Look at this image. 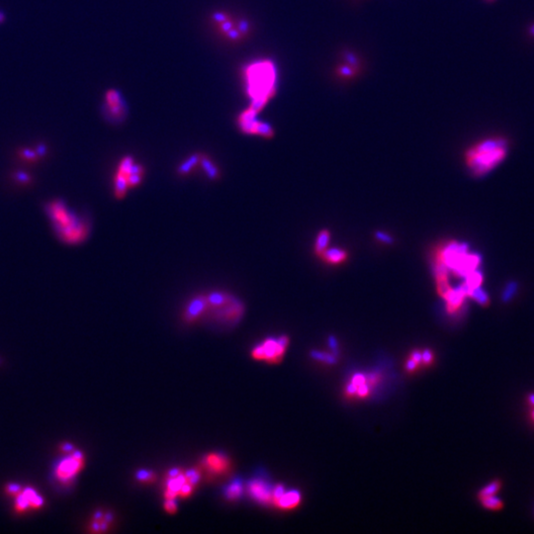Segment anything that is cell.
<instances>
[{
	"label": "cell",
	"mask_w": 534,
	"mask_h": 534,
	"mask_svg": "<svg viewBox=\"0 0 534 534\" xmlns=\"http://www.w3.org/2000/svg\"><path fill=\"white\" fill-rule=\"evenodd\" d=\"M207 299L205 294H199L187 303L186 307L184 309V319L185 321L192 323L196 322L207 314Z\"/></svg>",
	"instance_id": "obj_8"
},
{
	"label": "cell",
	"mask_w": 534,
	"mask_h": 534,
	"mask_svg": "<svg viewBox=\"0 0 534 534\" xmlns=\"http://www.w3.org/2000/svg\"><path fill=\"white\" fill-rule=\"evenodd\" d=\"M311 355H312V357H313L314 359L321 360V361H325L326 363H329V364H334V363H336V361H337L335 355H331V354L324 353V352H320V351H313V352L311 353Z\"/></svg>",
	"instance_id": "obj_26"
},
{
	"label": "cell",
	"mask_w": 534,
	"mask_h": 534,
	"mask_svg": "<svg viewBox=\"0 0 534 534\" xmlns=\"http://www.w3.org/2000/svg\"><path fill=\"white\" fill-rule=\"evenodd\" d=\"M329 242H330V233L328 231H322L317 238L316 252L321 254L325 250H327Z\"/></svg>",
	"instance_id": "obj_23"
},
{
	"label": "cell",
	"mask_w": 534,
	"mask_h": 534,
	"mask_svg": "<svg viewBox=\"0 0 534 534\" xmlns=\"http://www.w3.org/2000/svg\"><path fill=\"white\" fill-rule=\"evenodd\" d=\"M530 33H531V35H532V36L534 37V25H533V26L531 27V29H530Z\"/></svg>",
	"instance_id": "obj_45"
},
{
	"label": "cell",
	"mask_w": 534,
	"mask_h": 534,
	"mask_svg": "<svg viewBox=\"0 0 534 534\" xmlns=\"http://www.w3.org/2000/svg\"><path fill=\"white\" fill-rule=\"evenodd\" d=\"M515 289H516L515 283H509V284L507 285V287H506L505 293H504V296H503V297H504V300H505V301L508 300V299L512 296V294L514 293Z\"/></svg>",
	"instance_id": "obj_29"
},
{
	"label": "cell",
	"mask_w": 534,
	"mask_h": 534,
	"mask_svg": "<svg viewBox=\"0 0 534 534\" xmlns=\"http://www.w3.org/2000/svg\"><path fill=\"white\" fill-rule=\"evenodd\" d=\"M468 296L473 298L480 305H482V306H486V305L489 304V296L481 286L470 289L468 292Z\"/></svg>",
	"instance_id": "obj_20"
},
{
	"label": "cell",
	"mask_w": 534,
	"mask_h": 534,
	"mask_svg": "<svg viewBox=\"0 0 534 534\" xmlns=\"http://www.w3.org/2000/svg\"><path fill=\"white\" fill-rule=\"evenodd\" d=\"M244 492L243 485L240 481H234L225 490V498L230 501H235L239 499Z\"/></svg>",
	"instance_id": "obj_19"
},
{
	"label": "cell",
	"mask_w": 534,
	"mask_h": 534,
	"mask_svg": "<svg viewBox=\"0 0 534 534\" xmlns=\"http://www.w3.org/2000/svg\"><path fill=\"white\" fill-rule=\"evenodd\" d=\"M416 365H417V362L414 359H411L407 362V368L409 370H414L416 368Z\"/></svg>",
	"instance_id": "obj_42"
},
{
	"label": "cell",
	"mask_w": 534,
	"mask_h": 534,
	"mask_svg": "<svg viewBox=\"0 0 534 534\" xmlns=\"http://www.w3.org/2000/svg\"><path fill=\"white\" fill-rule=\"evenodd\" d=\"M501 489V482L500 481H495L491 484H489L487 487H485L483 490H481L480 494H479V497L480 499H483V498H486V497H490V496H495Z\"/></svg>",
	"instance_id": "obj_24"
},
{
	"label": "cell",
	"mask_w": 534,
	"mask_h": 534,
	"mask_svg": "<svg viewBox=\"0 0 534 534\" xmlns=\"http://www.w3.org/2000/svg\"><path fill=\"white\" fill-rule=\"evenodd\" d=\"M192 484L186 472L180 468H173L169 471L166 479V491L165 499L166 500H175L177 497H180V493L186 484ZM193 485V484H192ZM195 486V485H194Z\"/></svg>",
	"instance_id": "obj_7"
},
{
	"label": "cell",
	"mask_w": 534,
	"mask_h": 534,
	"mask_svg": "<svg viewBox=\"0 0 534 534\" xmlns=\"http://www.w3.org/2000/svg\"><path fill=\"white\" fill-rule=\"evenodd\" d=\"M413 359H414L417 363H420V362L422 360V354H421L419 351H415L414 354H413Z\"/></svg>",
	"instance_id": "obj_41"
},
{
	"label": "cell",
	"mask_w": 534,
	"mask_h": 534,
	"mask_svg": "<svg viewBox=\"0 0 534 534\" xmlns=\"http://www.w3.org/2000/svg\"><path fill=\"white\" fill-rule=\"evenodd\" d=\"M205 469L212 475H222L230 468L231 462L226 456L220 453H210L203 459Z\"/></svg>",
	"instance_id": "obj_9"
},
{
	"label": "cell",
	"mask_w": 534,
	"mask_h": 534,
	"mask_svg": "<svg viewBox=\"0 0 534 534\" xmlns=\"http://www.w3.org/2000/svg\"><path fill=\"white\" fill-rule=\"evenodd\" d=\"M329 344H330V347L334 350L335 355H337V339L335 338V337H330V338H329Z\"/></svg>",
	"instance_id": "obj_35"
},
{
	"label": "cell",
	"mask_w": 534,
	"mask_h": 534,
	"mask_svg": "<svg viewBox=\"0 0 534 534\" xmlns=\"http://www.w3.org/2000/svg\"><path fill=\"white\" fill-rule=\"evenodd\" d=\"M507 148V141L504 138L484 140L468 149L467 165L476 176L485 175L506 159Z\"/></svg>",
	"instance_id": "obj_3"
},
{
	"label": "cell",
	"mask_w": 534,
	"mask_h": 534,
	"mask_svg": "<svg viewBox=\"0 0 534 534\" xmlns=\"http://www.w3.org/2000/svg\"><path fill=\"white\" fill-rule=\"evenodd\" d=\"M5 20H6V15H5V13H4L2 10H0V24L4 23Z\"/></svg>",
	"instance_id": "obj_43"
},
{
	"label": "cell",
	"mask_w": 534,
	"mask_h": 534,
	"mask_svg": "<svg viewBox=\"0 0 534 534\" xmlns=\"http://www.w3.org/2000/svg\"><path fill=\"white\" fill-rule=\"evenodd\" d=\"M44 504L43 499L30 488H26L16 496L15 510L17 512L25 511L29 506L33 508H39Z\"/></svg>",
	"instance_id": "obj_10"
},
{
	"label": "cell",
	"mask_w": 534,
	"mask_h": 534,
	"mask_svg": "<svg viewBox=\"0 0 534 534\" xmlns=\"http://www.w3.org/2000/svg\"><path fill=\"white\" fill-rule=\"evenodd\" d=\"M531 417H532V420L534 421V410L532 411V414H531Z\"/></svg>",
	"instance_id": "obj_46"
},
{
	"label": "cell",
	"mask_w": 534,
	"mask_h": 534,
	"mask_svg": "<svg viewBox=\"0 0 534 534\" xmlns=\"http://www.w3.org/2000/svg\"><path fill=\"white\" fill-rule=\"evenodd\" d=\"M226 35L228 36V38L232 39V40H238V39H240V37L242 36V33H241L238 29L232 28L230 31H228V32L226 33Z\"/></svg>",
	"instance_id": "obj_31"
},
{
	"label": "cell",
	"mask_w": 534,
	"mask_h": 534,
	"mask_svg": "<svg viewBox=\"0 0 534 534\" xmlns=\"http://www.w3.org/2000/svg\"><path fill=\"white\" fill-rule=\"evenodd\" d=\"M465 278H466L465 284L470 290V289L476 288L478 286H481V284L483 282V273L480 270H478V268H477L474 271L470 272Z\"/></svg>",
	"instance_id": "obj_21"
},
{
	"label": "cell",
	"mask_w": 534,
	"mask_h": 534,
	"mask_svg": "<svg viewBox=\"0 0 534 534\" xmlns=\"http://www.w3.org/2000/svg\"><path fill=\"white\" fill-rule=\"evenodd\" d=\"M357 394L361 397H364L368 394V386L366 384H362V385H359L357 387Z\"/></svg>",
	"instance_id": "obj_34"
},
{
	"label": "cell",
	"mask_w": 534,
	"mask_h": 534,
	"mask_svg": "<svg viewBox=\"0 0 534 534\" xmlns=\"http://www.w3.org/2000/svg\"><path fill=\"white\" fill-rule=\"evenodd\" d=\"M61 450L64 452H70V451H73V447L69 443H63L61 445Z\"/></svg>",
	"instance_id": "obj_40"
},
{
	"label": "cell",
	"mask_w": 534,
	"mask_h": 534,
	"mask_svg": "<svg viewBox=\"0 0 534 534\" xmlns=\"http://www.w3.org/2000/svg\"><path fill=\"white\" fill-rule=\"evenodd\" d=\"M250 495L260 504H269L273 501V489L262 480H253L249 484Z\"/></svg>",
	"instance_id": "obj_11"
},
{
	"label": "cell",
	"mask_w": 534,
	"mask_h": 534,
	"mask_svg": "<svg viewBox=\"0 0 534 534\" xmlns=\"http://www.w3.org/2000/svg\"><path fill=\"white\" fill-rule=\"evenodd\" d=\"M200 158H201L200 155H192L178 167L177 171L181 175H186L190 173L196 168V166L200 164Z\"/></svg>",
	"instance_id": "obj_17"
},
{
	"label": "cell",
	"mask_w": 534,
	"mask_h": 534,
	"mask_svg": "<svg viewBox=\"0 0 534 534\" xmlns=\"http://www.w3.org/2000/svg\"><path fill=\"white\" fill-rule=\"evenodd\" d=\"M106 105L112 114V116H120L121 115V103H120V95L115 90H109L106 93Z\"/></svg>",
	"instance_id": "obj_15"
},
{
	"label": "cell",
	"mask_w": 534,
	"mask_h": 534,
	"mask_svg": "<svg viewBox=\"0 0 534 534\" xmlns=\"http://www.w3.org/2000/svg\"><path fill=\"white\" fill-rule=\"evenodd\" d=\"M207 315L226 325L237 324L245 314L244 304L235 296L224 291H212L205 294Z\"/></svg>",
	"instance_id": "obj_4"
},
{
	"label": "cell",
	"mask_w": 534,
	"mask_h": 534,
	"mask_svg": "<svg viewBox=\"0 0 534 534\" xmlns=\"http://www.w3.org/2000/svg\"><path fill=\"white\" fill-rule=\"evenodd\" d=\"M113 520V514L110 511H96L93 515L90 523V532H105L108 530L111 521Z\"/></svg>",
	"instance_id": "obj_13"
},
{
	"label": "cell",
	"mask_w": 534,
	"mask_h": 534,
	"mask_svg": "<svg viewBox=\"0 0 534 534\" xmlns=\"http://www.w3.org/2000/svg\"><path fill=\"white\" fill-rule=\"evenodd\" d=\"M47 213L56 234L61 241L74 245L86 240L89 233L87 222L70 211L63 202L58 200L50 202Z\"/></svg>",
	"instance_id": "obj_1"
},
{
	"label": "cell",
	"mask_w": 534,
	"mask_h": 534,
	"mask_svg": "<svg viewBox=\"0 0 534 534\" xmlns=\"http://www.w3.org/2000/svg\"><path fill=\"white\" fill-rule=\"evenodd\" d=\"M364 382H365V377H364L363 375H361V374H357V375H355V376L353 377V380H352V383H354V384H355V385H356L357 387H358L359 385H362V384H364Z\"/></svg>",
	"instance_id": "obj_32"
},
{
	"label": "cell",
	"mask_w": 534,
	"mask_h": 534,
	"mask_svg": "<svg viewBox=\"0 0 534 534\" xmlns=\"http://www.w3.org/2000/svg\"><path fill=\"white\" fill-rule=\"evenodd\" d=\"M84 465V456L81 451H74L64 458L56 469V476L63 483H69Z\"/></svg>",
	"instance_id": "obj_6"
},
{
	"label": "cell",
	"mask_w": 534,
	"mask_h": 534,
	"mask_svg": "<svg viewBox=\"0 0 534 534\" xmlns=\"http://www.w3.org/2000/svg\"><path fill=\"white\" fill-rule=\"evenodd\" d=\"M482 501V504L485 507L489 508V509H493V510H499L501 509L503 506H504V504L503 502L497 498L496 496H490V497H486V498H483L481 499Z\"/></svg>",
	"instance_id": "obj_22"
},
{
	"label": "cell",
	"mask_w": 534,
	"mask_h": 534,
	"mask_svg": "<svg viewBox=\"0 0 534 534\" xmlns=\"http://www.w3.org/2000/svg\"><path fill=\"white\" fill-rule=\"evenodd\" d=\"M529 403H530L532 406H534V394H532V395L529 396Z\"/></svg>",
	"instance_id": "obj_44"
},
{
	"label": "cell",
	"mask_w": 534,
	"mask_h": 534,
	"mask_svg": "<svg viewBox=\"0 0 534 534\" xmlns=\"http://www.w3.org/2000/svg\"><path fill=\"white\" fill-rule=\"evenodd\" d=\"M165 510L169 513H175L177 510V505L174 500H166L164 505Z\"/></svg>",
	"instance_id": "obj_27"
},
{
	"label": "cell",
	"mask_w": 534,
	"mask_h": 534,
	"mask_svg": "<svg viewBox=\"0 0 534 534\" xmlns=\"http://www.w3.org/2000/svg\"><path fill=\"white\" fill-rule=\"evenodd\" d=\"M346 390H347V392H348L349 394H354V393L357 392V386H356L354 383H351V384H349V385L347 386V389H346Z\"/></svg>",
	"instance_id": "obj_39"
},
{
	"label": "cell",
	"mask_w": 534,
	"mask_h": 534,
	"mask_svg": "<svg viewBox=\"0 0 534 534\" xmlns=\"http://www.w3.org/2000/svg\"><path fill=\"white\" fill-rule=\"evenodd\" d=\"M200 165L202 166L204 171L206 172L207 176L210 179H216L219 176V170L216 168V166L213 164L211 160H209L207 157L201 156L200 158Z\"/></svg>",
	"instance_id": "obj_18"
},
{
	"label": "cell",
	"mask_w": 534,
	"mask_h": 534,
	"mask_svg": "<svg viewBox=\"0 0 534 534\" xmlns=\"http://www.w3.org/2000/svg\"><path fill=\"white\" fill-rule=\"evenodd\" d=\"M288 345V337L285 336L279 338H267L261 344L255 346L252 351V356L255 360H265L268 362H278L282 359Z\"/></svg>",
	"instance_id": "obj_5"
},
{
	"label": "cell",
	"mask_w": 534,
	"mask_h": 534,
	"mask_svg": "<svg viewBox=\"0 0 534 534\" xmlns=\"http://www.w3.org/2000/svg\"><path fill=\"white\" fill-rule=\"evenodd\" d=\"M469 288L466 286L465 283L458 286L455 289H450L445 295L444 298L447 301V307L450 312H454L458 309L466 296H468Z\"/></svg>",
	"instance_id": "obj_12"
},
{
	"label": "cell",
	"mask_w": 534,
	"mask_h": 534,
	"mask_svg": "<svg viewBox=\"0 0 534 534\" xmlns=\"http://www.w3.org/2000/svg\"><path fill=\"white\" fill-rule=\"evenodd\" d=\"M136 479L142 483H150L156 480V474L148 470H139L136 473Z\"/></svg>",
	"instance_id": "obj_25"
},
{
	"label": "cell",
	"mask_w": 534,
	"mask_h": 534,
	"mask_svg": "<svg viewBox=\"0 0 534 534\" xmlns=\"http://www.w3.org/2000/svg\"><path fill=\"white\" fill-rule=\"evenodd\" d=\"M301 500V495L298 491H289L285 492L279 499H277L274 503L281 508H292L296 506Z\"/></svg>",
	"instance_id": "obj_14"
},
{
	"label": "cell",
	"mask_w": 534,
	"mask_h": 534,
	"mask_svg": "<svg viewBox=\"0 0 534 534\" xmlns=\"http://www.w3.org/2000/svg\"><path fill=\"white\" fill-rule=\"evenodd\" d=\"M213 18H214V20H215L216 22H218V23H220V24H222V23H224L225 21L227 20L226 15L224 14V13H215V14L213 15Z\"/></svg>",
	"instance_id": "obj_33"
},
{
	"label": "cell",
	"mask_w": 534,
	"mask_h": 534,
	"mask_svg": "<svg viewBox=\"0 0 534 534\" xmlns=\"http://www.w3.org/2000/svg\"><path fill=\"white\" fill-rule=\"evenodd\" d=\"M246 73L248 92L253 98L250 109L257 114L276 92V68L272 62L264 60L249 66Z\"/></svg>",
	"instance_id": "obj_2"
},
{
	"label": "cell",
	"mask_w": 534,
	"mask_h": 534,
	"mask_svg": "<svg viewBox=\"0 0 534 534\" xmlns=\"http://www.w3.org/2000/svg\"><path fill=\"white\" fill-rule=\"evenodd\" d=\"M321 254L327 261L334 264L342 262L346 258V255H347L343 250L337 249V248L325 250Z\"/></svg>",
	"instance_id": "obj_16"
},
{
	"label": "cell",
	"mask_w": 534,
	"mask_h": 534,
	"mask_svg": "<svg viewBox=\"0 0 534 534\" xmlns=\"http://www.w3.org/2000/svg\"><path fill=\"white\" fill-rule=\"evenodd\" d=\"M375 236H376L377 240H379L380 242H382V243H385V244H392L393 243V239L386 233L377 232Z\"/></svg>",
	"instance_id": "obj_28"
},
{
	"label": "cell",
	"mask_w": 534,
	"mask_h": 534,
	"mask_svg": "<svg viewBox=\"0 0 534 534\" xmlns=\"http://www.w3.org/2000/svg\"><path fill=\"white\" fill-rule=\"evenodd\" d=\"M221 28H222V30H223L225 33H227L228 31H230V30H231L232 28H234V27H233V24H232L230 21L226 20V21H225L224 23L221 24Z\"/></svg>",
	"instance_id": "obj_36"
},
{
	"label": "cell",
	"mask_w": 534,
	"mask_h": 534,
	"mask_svg": "<svg viewBox=\"0 0 534 534\" xmlns=\"http://www.w3.org/2000/svg\"><path fill=\"white\" fill-rule=\"evenodd\" d=\"M422 360H423L425 363H428V362L431 361L432 355H431V353H430L429 350H425V351L422 353Z\"/></svg>",
	"instance_id": "obj_38"
},
{
	"label": "cell",
	"mask_w": 534,
	"mask_h": 534,
	"mask_svg": "<svg viewBox=\"0 0 534 534\" xmlns=\"http://www.w3.org/2000/svg\"><path fill=\"white\" fill-rule=\"evenodd\" d=\"M238 30H239L242 34L248 32V30H249V25H248V23H247L246 21H242V22L239 24Z\"/></svg>",
	"instance_id": "obj_37"
},
{
	"label": "cell",
	"mask_w": 534,
	"mask_h": 534,
	"mask_svg": "<svg viewBox=\"0 0 534 534\" xmlns=\"http://www.w3.org/2000/svg\"><path fill=\"white\" fill-rule=\"evenodd\" d=\"M6 491H7V493H8L9 495L15 496V497L21 492L20 487L17 486V485H8V486L6 487Z\"/></svg>",
	"instance_id": "obj_30"
}]
</instances>
